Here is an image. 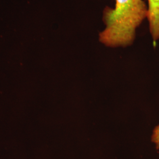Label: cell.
<instances>
[{"label":"cell","mask_w":159,"mask_h":159,"mask_svg":"<svg viewBox=\"0 0 159 159\" xmlns=\"http://www.w3.org/2000/svg\"><path fill=\"white\" fill-rule=\"evenodd\" d=\"M114 8L103 11L106 29L99 34L100 41L107 47L130 46L136 30L148 16V7L143 0H115Z\"/></svg>","instance_id":"6da1fadb"},{"label":"cell","mask_w":159,"mask_h":159,"mask_svg":"<svg viewBox=\"0 0 159 159\" xmlns=\"http://www.w3.org/2000/svg\"><path fill=\"white\" fill-rule=\"evenodd\" d=\"M148 20L153 40L159 39V0H148Z\"/></svg>","instance_id":"7a4b0ae2"},{"label":"cell","mask_w":159,"mask_h":159,"mask_svg":"<svg viewBox=\"0 0 159 159\" xmlns=\"http://www.w3.org/2000/svg\"><path fill=\"white\" fill-rule=\"evenodd\" d=\"M152 141L156 144V148L159 149V125L155 127L152 136Z\"/></svg>","instance_id":"3957f363"}]
</instances>
